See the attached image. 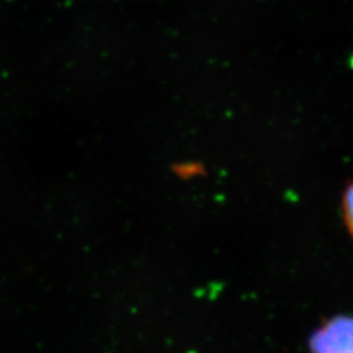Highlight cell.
<instances>
[{"label":"cell","instance_id":"obj_2","mask_svg":"<svg viewBox=\"0 0 353 353\" xmlns=\"http://www.w3.org/2000/svg\"><path fill=\"white\" fill-rule=\"evenodd\" d=\"M341 210H343V219L344 224L348 229L350 234L353 237V181H351L344 190L343 201H341Z\"/></svg>","mask_w":353,"mask_h":353},{"label":"cell","instance_id":"obj_1","mask_svg":"<svg viewBox=\"0 0 353 353\" xmlns=\"http://www.w3.org/2000/svg\"><path fill=\"white\" fill-rule=\"evenodd\" d=\"M309 353H353V316L325 321L309 339Z\"/></svg>","mask_w":353,"mask_h":353}]
</instances>
